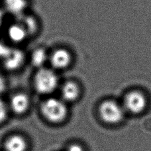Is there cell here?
Wrapping results in <instances>:
<instances>
[{"mask_svg": "<svg viewBox=\"0 0 151 151\" xmlns=\"http://www.w3.org/2000/svg\"><path fill=\"white\" fill-rule=\"evenodd\" d=\"M34 84L39 93L48 95L53 93L58 87V75L53 69L46 67L38 69L35 76Z\"/></svg>", "mask_w": 151, "mask_h": 151, "instance_id": "1", "label": "cell"}, {"mask_svg": "<svg viewBox=\"0 0 151 151\" xmlns=\"http://www.w3.org/2000/svg\"><path fill=\"white\" fill-rule=\"evenodd\" d=\"M42 111L45 118L50 122L59 123L65 118L67 108L63 100L50 98L42 104Z\"/></svg>", "mask_w": 151, "mask_h": 151, "instance_id": "2", "label": "cell"}, {"mask_svg": "<svg viewBox=\"0 0 151 151\" xmlns=\"http://www.w3.org/2000/svg\"><path fill=\"white\" fill-rule=\"evenodd\" d=\"M101 117L105 122L110 124L119 123L123 118V110L119 105L113 101H106L99 107Z\"/></svg>", "mask_w": 151, "mask_h": 151, "instance_id": "3", "label": "cell"}, {"mask_svg": "<svg viewBox=\"0 0 151 151\" xmlns=\"http://www.w3.org/2000/svg\"><path fill=\"white\" fill-rule=\"evenodd\" d=\"M25 61V55L22 51L15 47H11L9 52L3 59V65L9 71H15L20 69Z\"/></svg>", "mask_w": 151, "mask_h": 151, "instance_id": "4", "label": "cell"}, {"mask_svg": "<svg viewBox=\"0 0 151 151\" xmlns=\"http://www.w3.org/2000/svg\"><path fill=\"white\" fill-rule=\"evenodd\" d=\"M125 104L127 109L131 113L139 114L146 108L147 100L142 93L138 91H133L126 96Z\"/></svg>", "mask_w": 151, "mask_h": 151, "instance_id": "5", "label": "cell"}, {"mask_svg": "<svg viewBox=\"0 0 151 151\" xmlns=\"http://www.w3.org/2000/svg\"><path fill=\"white\" fill-rule=\"evenodd\" d=\"M49 62L54 69H66L72 63L71 54L63 48L56 49L49 56Z\"/></svg>", "mask_w": 151, "mask_h": 151, "instance_id": "6", "label": "cell"}, {"mask_svg": "<svg viewBox=\"0 0 151 151\" xmlns=\"http://www.w3.org/2000/svg\"><path fill=\"white\" fill-rule=\"evenodd\" d=\"M7 34L10 41L14 44H21L29 36L25 29L19 22L11 25L7 29Z\"/></svg>", "mask_w": 151, "mask_h": 151, "instance_id": "7", "label": "cell"}, {"mask_svg": "<svg viewBox=\"0 0 151 151\" xmlns=\"http://www.w3.org/2000/svg\"><path fill=\"white\" fill-rule=\"evenodd\" d=\"M5 9L18 18L25 13L28 6L27 0H4Z\"/></svg>", "mask_w": 151, "mask_h": 151, "instance_id": "8", "label": "cell"}, {"mask_svg": "<svg viewBox=\"0 0 151 151\" xmlns=\"http://www.w3.org/2000/svg\"><path fill=\"white\" fill-rule=\"evenodd\" d=\"M80 93V87L76 83L68 81L61 89V95L64 102H72L76 100Z\"/></svg>", "mask_w": 151, "mask_h": 151, "instance_id": "9", "label": "cell"}, {"mask_svg": "<svg viewBox=\"0 0 151 151\" xmlns=\"http://www.w3.org/2000/svg\"><path fill=\"white\" fill-rule=\"evenodd\" d=\"M29 100L25 94H16L12 98L10 102V107L15 113L21 114L25 113L29 108Z\"/></svg>", "mask_w": 151, "mask_h": 151, "instance_id": "10", "label": "cell"}, {"mask_svg": "<svg viewBox=\"0 0 151 151\" xmlns=\"http://www.w3.org/2000/svg\"><path fill=\"white\" fill-rule=\"evenodd\" d=\"M47 61H49V55L43 48H37L35 49L31 56V62L33 67L38 69L44 68Z\"/></svg>", "mask_w": 151, "mask_h": 151, "instance_id": "11", "label": "cell"}, {"mask_svg": "<svg viewBox=\"0 0 151 151\" xmlns=\"http://www.w3.org/2000/svg\"><path fill=\"white\" fill-rule=\"evenodd\" d=\"M17 22L21 23L25 29L29 36L36 33L39 29V25L35 18L33 16L25 14L17 18Z\"/></svg>", "mask_w": 151, "mask_h": 151, "instance_id": "12", "label": "cell"}, {"mask_svg": "<svg viewBox=\"0 0 151 151\" xmlns=\"http://www.w3.org/2000/svg\"><path fill=\"white\" fill-rule=\"evenodd\" d=\"M27 142L22 136L14 135L7 140L5 144V151H25Z\"/></svg>", "mask_w": 151, "mask_h": 151, "instance_id": "13", "label": "cell"}, {"mask_svg": "<svg viewBox=\"0 0 151 151\" xmlns=\"http://www.w3.org/2000/svg\"><path fill=\"white\" fill-rule=\"evenodd\" d=\"M11 47L8 46L5 43L0 41V60H3L9 52Z\"/></svg>", "mask_w": 151, "mask_h": 151, "instance_id": "14", "label": "cell"}, {"mask_svg": "<svg viewBox=\"0 0 151 151\" xmlns=\"http://www.w3.org/2000/svg\"><path fill=\"white\" fill-rule=\"evenodd\" d=\"M7 115V107L4 102L0 100V123L4 121L6 118Z\"/></svg>", "mask_w": 151, "mask_h": 151, "instance_id": "15", "label": "cell"}, {"mask_svg": "<svg viewBox=\"0 0 151 151\" xmlns=\"http://www.w3.org/2000/svg\"><path fill=\"white\" fill-rule=\"evenodd\" d=\"M5 88H6V81H5L4 77L0 75V94L4 92Z\"/></svg>", "mask_w": 151, "mask_h": 151, "instance_id": "16", "label": "cell"}, {"mask_svg": "<svg viewBox=\"0 0 151 151\" xmlns=\"http://www.w3.org/2000/svg\"><path fill=\"white\" fill-rule=\"evenodd\" d=\"M67 151H83L82 147L78 144H72L68 147Z\"/></svg>", "mask_w": 151, "mask_h": 151, "instance_id": "17", "label": "cell"}, {"mask_svg": "<svg viewBox=\"0 0 151 151\" xmlns=\"http://www.w3.org/2000/svg\"><path fill=\"white\" fill-rule=\"evenodd\" d=\"M4 21V12L0 8V28H1Z\"/></svg>", "mask_w": 151, "mask_h": 151, "instance_id": "18", "label": "cell"}]
</instances>
